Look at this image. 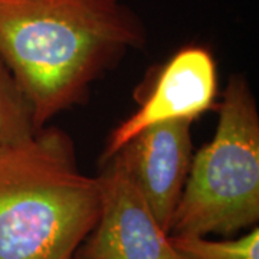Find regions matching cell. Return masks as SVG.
<instances>
[{"label":"cell","mask_w":259,"mask_h":259,"mask_svg":"<svg viewBox=\"0 0 259 259\" xmlns=\"http://www.w3.org/2000/svg\"><path fill=\"white\" fill-rule=\"evenodd\" d=\"M35 133L28 101L0 56V146L28 139Z\"/></svg>","instance_id":"52a82bcc"},{"label":"cell","mask_w":259,"mask_h":259,"mask_svg":"<svg viewBox=\"0 0 259 259\" xmlns=\"http://www.w3.org/2000/svg\"><path fill=\"white\" fill-rule=\"evenodd\" d=\"M259 219V112L246 79L232 76L213 140L192 158L168 235H232Z\"/></svg>","instance_id":"3957f363"},{"label":"cell","mask_w":259,"mask_h":259,"mask_svg":"<svg viewBox=\"0 0 259 259\" xmlns=\"http://www.w3.org/2000/svg\"><path fill=\"white\" fill-rule=\"evenodd\" d=\"M144 42L143 23L121 0H0V56L36 131Z\"/></svg>","instance_id":"6da1fadb"},{"label":"cell","mask_w":259,"mask_h":259,"mask_svg":"<svg viewBox=\"0 0 259 259\" xmlns=\"http://www.w3.org/2000/svg\"><path fill=\"white\" fill-rule=\"evenodd\" d=\"M168 239L180 259H259L258 228L236 239L225 241L175 235H168Z\"/></svg>","instance_id":"ba28073f"},{"label":"cell","mask_w":259,"mask_h":259,"mask_svg":"<svg viewBox=\"0 0 259 259\" xmlns=\"http://www.w3.org/2000/svg\"><path fill=\"white\" fill-rule=\"evenodd\" d=\"M216 95L218 72L210 52L200 47L180 49L163 68L154 88L139 110L112 130L102 161H110L130 140L153 124L193 121L212 108Z\"/></svg>","instance_id":"5b68a950"},{"label":"cell","mask_w":259,"mask_h":259,"mask_svg":"<svg viewBox=\"0 0 259 259\" xmlns=\"http://www.w3.org/2000/svg\"><path fill=\"white\" fill-rule=\"evenodd\" d=\"M107 163L100 216L76 259H180L120 160Z\"/></svg>","instance_id":"277c9868"},{"label":"cell","mask_w":259,"mask_h":259,"mask_svg":"<svg viewBox=\"0 0 259 259\" xmlns=\"http://www.w3.org/2000/svg\"><path fill=\"white\" fill-rule=\"evenodd\" d=\"M100 210V179L79 170L62 130L0 146V259H72Z\"/></svg>","instance_id":"7a4b0ae2"},{"label":"cell","mask_w":259,"mask_h":259,"mask_svg":"<svg viewBox=\"0 0 259 259\" xmlns=\"http://www.w3.org/2000/svg\"><path fill=\"white\" fill-rule=\"evenodd\" d=\"M190 125V120L153 124L115 154L167 233L193 158Z\"/></svg>","instance_id":"8992f818"}]
</instances>
